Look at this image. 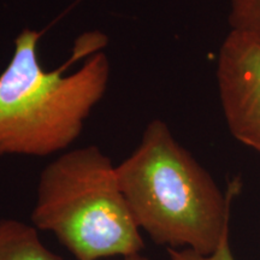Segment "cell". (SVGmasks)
Here are the masks:
<instances>
[{"label":"cell","mask_w":260,"mask_h":260,"mask_svg":"<svg viewBox=\"0 0 260 260\" xmlns=\"http://www.w3.org/2000/svg\"><path fill=\"white\" fill-rule=\"evenodd\" d=\"M31 222L77 260L123 258L145 247L116 165L93 145L63 152L41 171Z\"/></svg>","instance_id":"cell-3"},{"label":"cell","mask_w":260,"mask_h":260,"mask_svg":"<svg viewBox=\"0 0 260 260\" xmlns=\"http://www.w3.org/2000/svg\"><path fill=\"white\" fill-rule=\"evenodd\" d=\"M118 260H152L149 259L148 256H146L141 253H138V254H133V255H128V256H123V258L118 259Z\"/></svg>","instance_id":"cell-8"},{"label":"cell","mask_w":260,"mask_h":260,"mask_svg":"<svg viewBox=\"0 0 260 260\" xmlns=\"http://www.w3.org/2000/svg\"><path fill=\"white\" fill-rule=\"evenodd\" d=\"M168 255L170 260H235L230 246V230L224 234L216 251L211 254H199L189 249L168 248Z\"/></svg>","instance_id":"cell-7"},{"label":"cell","mask_w":260,"mask_h":260,"mask_svg":"<svg viewBox=\"0 0 260 260\" xmlns=\"http://www.w3.org/2000/svg\"><path fill=\"white\" fill-rule=\"evenodd\" d=\"M116 175L139 229L158 245L207 255L230 230L236 188L222 193L164 121L148 123Z\"/></svg>","instance_id":"cell-1"},{"label":"cell","mask_w":260,"mask_h":260,"mask_svg":"<svg viewBox=\"0 0 260 260\" xmlns=\"http://www.w3.org/2000/svg\"><path fill=\"white\" fill-rule=\"evenodd\" d=\"M217 86L234 138L260 152V40L230 29L217 60Z\"/></svg>","instance_id":"cell-4"},{"label":"cell","mask_w":260,"mask_h":260,"mask_svg":"<svg viewBox=\"0 0 260 260\" xmlns=\"http://www.w3.org/2000/svg\"><path fill=\"white\" fill-rule=\"evenodd\" d=\"M0 260H61L41 242L34 225L0 219Z\"/></svg>","instance_id":"cell-5"},{"label":"cell","mask_w":260,"mask_h":260,"mask_svg":"<svg viewBox=\"0 0 260 260\" xmlns=\"http://www.w3.org/2000/svg\"><path fill=\"white\" fill-rule=\"evenodd\" d=\"M40 37L28 28L19 32L0 74V158L67 152L109 86L105 52H93L70 74L48 71L39 58Z\"/></svg>","instance_id":"cell-2"},{"label":"cell","mask_w":260,"mask_h":260,"mask_svg":"<svg viewBox=\"0 0 260 260\" xmlns=\"http://www.w3.org/2000/svg\"><path fill=\"white\" fill-rule=\"evenodd\" d=\"M229 23L260 40V0H229Z\"/></svg>","instance_id":"cell-6"}]
</instances>
